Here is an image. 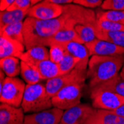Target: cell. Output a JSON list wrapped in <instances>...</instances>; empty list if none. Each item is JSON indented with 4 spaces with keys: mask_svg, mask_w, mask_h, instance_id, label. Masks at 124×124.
<instances>
[{
    "mask_svg": "<svg viewBox=\"0 0 124 124\" xmlns=\"http://www.w3.org/2000/svg\"><path fill=\"white\" fill-rule=\"evenodd\" d=\"M87 22V13L80 5L69 4L63 5L62 14L53 19L41 20L27 17L24 22L23 35L25 49L35 46H46L50 39L63 29L74 28L77 25Z\"/></svg>",
    "mask_w": 124,
    "mask_h": 124,
    "instance_id": "1",
    "label": "cell"
},
{
    "mask_svg": "<svg viewBox=\"0 0 124 124\" xmlns=\"http://www.w3.org/2000/svg\"><path fill=\"white\" fill-rule=\"evenodd\" d=\"M123 65L124 55L115 57L92 56L87 69V79L89 80L90 88L106 82L119 74Z\"/></svg>",
    "mask_w": 124,
    "mask_h": 124,
    "instance_id": "2",
    "label": "cell"
},
{
    "mask_svg": "<svg viewBox=\"0 0 124 124\" xmlns=\"http://www.w3.org/2000/svg\"><path fill=\"white\" fill-rule=\"evenodd\" d=\"M21 107L25 113H35L53 106L52 97L42 83L27 84Z\"/></svg>",
    "mask_w": 124,
    "mask_h": 124,
    "instance_id": "3",
    "label": "cell"
},
{
    "mask_svg": "<svg viewBox=\"0 0 124 124\" xmlns=\"http://www.w3.org/2000/svg\"><path fill=\"white\" fill-rule=\"evenodd\" d=\"M25 84L19 78L7 77L0 87V101L16 107H21L25 90Z\"/></svg>",
    "mask_w": 124,
    "mask_h": 124,
    "instance_id": "4",
    "label": "cell"
},
{
    "mask_svg": "<svg viewBox=\"0 0 124 124\" xmlns=\"http://www.w3.org/2000/svg\"><path fill=\"white\" fill-rule=\"evenodd\" d=\"M85 82H78L64 87L52 97L53 106L67 110L80 103Z\"/></svg>",
    "mask_w": 124,
    "mask_h": 124,
    "instance_id": "5",
    "label": "cell"
},
{
    "mask_svg": "<svg viewBox=\"0 0 124 124\" xmlns=\"http://www.w3.org/2000/svg\"><path fill=\"white\" fill-rule=\"evenodd\" d=\"M86 79L87 69L76 66L75 69L70 72L48 80L46 84V88L48 94L53 97L64 87L78 82H85Z\"/></svg>",
    "mask_w": 124,
    "mask_h": 124,
    "instance_id": "6",
    "label": "cell"
},
{
    "mask_svg": "<svg viewBox=\"0 0 124 124\" xmlns=\"http://www.w3.org/2000/svg\"><path fill=\"white\" fill-rule=\"evenodd\" d=\"M92 106L96 109L113 111L124 103V97L110 90L94 86L91 88Z\"/></svg>",
    "mask_w": 124,
    "mask_h": 124,
    "instance_id": "7",
    "label": "cell"
},
{
    "mask_svg": "<svg viewBox=\"0 0 124 124\" xmlns=\"http://www.w3.org/2000/svg\"><path fill=\"white\" fill-rule=\"evenodd\" d=\"M62 13L63 5L53 3L48 0H43L28 10V16L41 20H48L60 16Z\"/></svg>",
    "mask_w": 124,
    "mask_h": 124,
    "instance_id": "8",
    "label": "cell"
},
{
    "mask_svg": "<svg viewBox=\"0 0 124 124\" xmlns=\"http://www.w3.org/2000/svg\"><path fill=\"white\" fill-rule=\"evenodd\" d=\"M97 109L85 103H80L65 110L60 124H83Z\"/></svg>",
    "mask_w": 124,
    "mask_h": 124,
    "instance_id": "9",
    "label": "cell"
},
{
    "mask_svg": "<svg viewBox=\"0 0 124 124\" xmlns=\"http://www.w3.org/2000/svg\"><path fill=\"white\" fill-rule=\"evenodd\" d=\"M64 110L52 107L25 117L24 124H60Z\"/></svg>",
    "mask_w": 124,
    "mask_h": 124,
    "instance_id": "10",
    "label": "cell"
},
{
    "mask_svg": "<svg viewBox=\"0 0 124 124\" xmlns=\"http://www.w3.org/2000/svg\"><path fill=\"white\" fill-rule=\"evenodd\" d=\"M85 45L88 48L91 57L94 55L108 57L124 55V48L98 38Z\"/></svg>",
    "mask_w": 124,
    "mask_h": 124,
    "instance_id": "11",
    "label": "cell"
},
{
    "mask_svg": "<svg viewBox=\"0 0 124 124\" xmlns=\"http://www.w3.org/2000/svg\"><path fill=\"white\" fill-rule=\"evenodd\" d=\"M24 110L6 103L0 105V124H24Z\"/></svg>",
    "mask_w": 124,
    "mask_h": 124,
    "instance_id": "12",
    "label": "cell"
},
{
    "mask_svg": "<svg viewBox=\"0 0 124 124\" xmlns=\"http://www.w3.org/2000/svg\"><path fill=\"white\" fill-rule=\"evenodd\" d=\"M60 45H62L66 52L71 54L80 60L77 67H80L84 69H88V65L91 56L85 44L78 42H69Z\"/></svg>",
    "mask_w": 124,
    "mask_h": 124,
    "instance_id": "13",
    "label": "cell"
},
{
    "mask_svg": "<svg viewBox=\"0 0 124 124\" xmlns=\"http://www.w3.org/2000/svg\"><path fill=\"white\" fill-rule=\"evenodd\" d=\"M25 49V45L20 42L0 36V59L10 57L19 58Z\"/></svg>",
    "mask_w": 124,
    "mask_h": 124,
    "instance_id": "14",
    "label": "cell"
},
{
    "mask_svg": "<svg viewBox=\"0 0 124 124\" xmlns=\"http://www.w3.org/2000/svg\"><path fill=\"white\" fill-rule=\"evenodd\" d=\"M83 124H124V117L108 110L97 109Z\"/></svg>",
    "mask_w": 124,
    "mask_h": 124,
    "instance_id": "15",
    "label": "cell"
},
{
    "mask_svg": "<svg viewBox=\"0 0 124 124\" xmlns=\"http://www.w3.org/2000/svg\"><path fill=\"white\" fill-rule=\"evenodd\" d=\"M19 59L29 65H34L39 62L49 60V50L46 46L33 47L26 50Z\"/></svg>",
    "mask_w": 124,
    "mask_h": 124,
    "instance_id": "16",
    "label": "cell"
},
{
    "mask_svg": "<svg viewBox=\"0 0 124 124\" xmlns=\"http://www.w3.org/2000/svg\"><path fill=\"white\" fill-rule=\"evenodd\" d=\"M31 65L38 71L43 80H48L61 74L58 64L52 62L51 60H43Z\"/></svg>",
    "mask_w": 124,
    "mask_h": 124,
    "instance_id": "17",
    "label": "cell"
},
{
    "mask_svg": "<svg viewBox=\"0 0 124 124\" xmlns=\"http://www.w3.org/2000/svg\"><path fill=\"white\" fill-rule=\"evenodd\" d=\"M23 26V22H19L0 27V36L6 37L24 44Z\"/></svg>",
    "mask_w": 124,
    "mask_h": 124,
    "instance_id": "18",
    "label": "cell"
},
{
    "mask_svg": "<svg viewBox=\"0 0 124 124\" xmlns=\"http://www.w3.org/2000/svg\"><path fill=\"white\" fill-rule=\"evenodd\" d=\"M69 42H78L83 43L74 28L63 29L60 31L50 39L47 46L50 47L53 44H65Z\"/></svg>",
    "mask_w": 124,
    "mask_h": 124,
    "instance_id": "19",
    "label": "cell"
},
{
    "mask_svg": "<svg viewBox=\"0 0 124 124\" xmlns=\"http://www.w3.org/2000/svg\"><path fill=\"white\" fill-rule=\"evenodd\" d=\"M18 57H5L0 59L1 70L10 77H16L21 72V60Z\"/></svg>",
    "mask_w": 124,
    "mask_h": 124,
    "instance_id": "20",
    "label": "cell"
},
{
    "mask_svg": "<svg viewBox=\"0 0 124 124\" xmlns=\"http://www.w3.org/2000/svg\"><path fill=\"white\" fill-rule=\"evenodd\" d=\"M28 10H14L1 11L0 14V27L16 23L19 22H24V19L28 16Z\"/></svg>",
    "mask_w": 124,
    "mask_h": 124,
    "instance_id": "21",
    "label": "cell"
},
{
    "mask_svg": "<svg viewBox=\"0 0 124 124\" xmlns=\"http://www.w3.org/2000/svg\"><path fill=\"white\" fill-rule=\"evenodd\" d=\"M97 38L113 43L116 46L124 48V31H104L95 27Z\"/></svg>",
    "mask_w": 124,
    "mask_h": 124,
    "instance_id": "22",
    "label": "cell"
},
{
    "mask_svg": "<svg viewBox=\"0 0 124 124\" xmlns=\"http://www.w3.org/2000/svg\"><path fill=\"white\" fill-rule=\"evenodd\" d=\"M21 77L24 81L29 85L39 83L43 80L38 71L28 63L21 61Z\"/></svg>",
    "mask_w": 124,
    "mask_h": 124,
    "instance_id": "23",
    "label": "cell"
},
{
    "mask_svg": "<svg viewBox=\"0 0 124 124\" xmlns=\"http://www.w3.org/2000/svg\"><path fill=\"white\" fill-rule=\"evenodd\" d=\"M96 86L110 90L120 96L124 97V79L120 75V74L110 79L108 81Z\"/></svg>",
    "mask_w": 124,
    "mask_h": 124,
    "instance_id": "24",
    "label": "cell"
},
{
    "mask_svg": "<svg viewBox=\"0 0 124 124\" xmlns=\"http://www.w3.org/2000/svg\"><path fill=\"white\" fill-rule=\"evenodd\" d=\"M74 28L83 44L88 43L97 39L95 26L80 24L75 25Z\"/></svg>",
    "mask_w": 124,
    "mask_h": 124,
    "instance_id": "25",
    "label": "cell"
},
{
    "mask_svg": "<svg viewBox=\"0 0 124 124\" xmlns=\"http://www.w3.org/2000/svg\"><path fill=\"white\" fill-rule=\"evenodd\" d=\"M97 20H108L124 25V10H97Z\"/></svg>",
    "mask_w": 124,
    "mask_h": 124,
    "instance_id": "26",
    "label": "cell"
},
{
    "mask_svg": "<svg viewBox=\"0 0 124 124\" xmlns=\"http://www.w3.org/2000/svg\"><path fill=\"white\" fill-rule=\"evenodd\" d=\"M79 62H80V60L77 58L74 57L71 54L66 52L63 59L58 63V66L61 74L70 72L71 71L74 69L77 64L79 63Z\"/></svg>",
    "mask_w": 124,
    "mask_h": 124,
    "instance_id": "27",
    "label": "cell"
},
{
    "mask_svg": "<svg viewBox=\"0 0 124 124\" xmlns=\"http://www.w3.org/2000/svg\"><path fill=\"white\" fill-rule=\"evenodd\" d=\"M49 48V60L58 64L63 59L66 53L65 48L60 44H53Z\"/></svg>",
    "mask_w": 124,
    "mask_h": 124,
    "instance_id": "28",
    "label": "cell"
},
{
    "mask_svg": "<svg viewBox=\"0 0 124 124\" xmlns=\"http://www.w3.org/2000/svg\"><path fill=\"white\" fill-rule=\"evenodd\" d=\"M96 28L104 31H124V25L108 20H97Z\"/></svg>",
    "mask_w": 124,
    "mask_h": 124,
    "instance_id": "29",
    "label": "cell"
},
{
    "mask_svg": "<svg viewBox=\"0 0 124 124\" xmlns=\"http://www.w3.org/2000/svg\"><path fill=\"white\" fill-rule=\"evenodd\" d=\"M100 7L103 10H124V0H104Z\"/></svg>",
    "mask_w": 124,
    "mask_h": 124,
    "instance_id": "30",
    "label": "cell"
},
{
    "mask_svg": "<svg viewBox=\"0 0 124 124\" xmlns=\"http://www.w3.org/2000/svg\"><path fill=\"white\" fill-rule=\"evenodd\" d=\"M31 3H32V0H15V2L6 10H28L31 8Z\"/></svg>",
    "mask_w": 124,
    "mask_h": 124,
    "instance_id": "31",
    "label": "cell"
},
{
    "mask_svg": "<svg viewBox=\"0 0 124 124\" xmlns=\"http://www.w3.org/2000/svg\"><path fill=\"white\" fill-rule=\"evenodd\" d=\"M103 0H74V3L87 8H94L101 6Z\"/></svg>",
    "mask_w": 124,
    "mask_h": 124,
    "instance_id": "32",
    "label": "cell"
},
{
    "mask_svg": "<svg viewBox=\"0 0 124 124\" xmlns=\"http://www.w3.org/2000/svg\"><path fill=\"white\" fill-rule=\"evenodd\" d=\"M14 2L15 0H0V9H1V11L6 10Z\"/></svg>",
    "mask_w": 124,
    "mask_h": 124,
    "instance_id": "33",
    "label": "cell"
},
{
    "mask_svg": "<svg viewBox=\"0 0 124 124\" xmlns=\"http://www.w3.org/2000/svg\"><path fill=\"white\" fill-rule=\"evenodd\" d=\"M48 1L55 4H57V5H69V4H71V2H74V0H48Z\"/></svg>",
    "mask_w": 124,
    "mask_h": 124,
    "instance_id": "34",
    "label": "cell"
},
{
    "mask_svg": "<svg viewBox=\"0 0 124 124\" xmlns=\"http://www.w3.org/2000/svg\"><path fill=\"white\" fill-rule=\"evenodd\" d=\"M112 112H114V113L120 117H124V103L123 105H121L120 107L117 108L116 109L111 111Z\"/></svg>",
    "mask_w": 124,
    "mask_h": 124,
    "instance_id": "35",
    "label": "cell"
},
{
    "mask_svg": "<svg viewBox=\"0 0 124 124\" xmlns=\"http://www.w3.org/2000/svg\"><path fill=\"white\" fill-rule=\"evenodd\" d=\"M43 1V0H32V3H31V7L33 6L34 5L37 4V3H39L40 2Z\"/></svg>",
    "mask_w": 124,
    "mask_h": 124,
    "instance_id": "36",
    "label": "cell"
},
{
    "mask_svg": "<svg viewBox=\"0 0 124 124\" xmlns=\"http://www.w3.org/2000/svg\"><path fill=\"white\" fill-rule=\"evenodd\" d=\"M120 75L124 79V65H123V68H122V69H121V71H120Z\"/></svg>",
    "mask_w": 124,
    "mask_h": 124,
    "instance_id": "37",
    "label": "cell"
}]
</instances>
